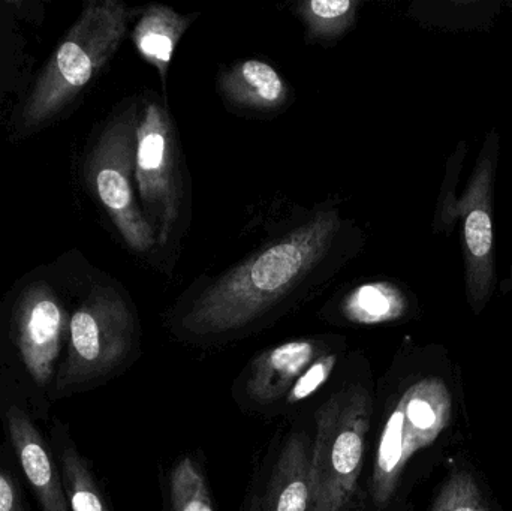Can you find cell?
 Returning <instances> with one entry per match:
<instances>
[{
	"label": "cell",
	"instance_id": "1",
	"mask_svg": "<svg viewBox=\"0 0 512 511\" xmlns=\"http://www.w3.org/2000/svg\"><path fill=\"white\" fill-rule=\"evenodd\" d=\"M339 227L336 213H319L234 267L195 300L183 329L197 336L222 335L254 323L322 263Z\"/></svg>",
	"mask_w": 512,
	"mask_h": 511
},
{
	"label": "cell",
	"instance_id": "2",
	"mask_svg": "<svg viewBox=\"0 0 512 511\" xmlns=\"http://www.w3.org/2000/svg\"><path fill=\"white\" fill-rule=\"evenodd\" d=\"M369 393L363 387L337 392L316 416L310 453L313 511H343L357 491L370 426Z\"/></svg>",
	"mask_w": 512,
	"mask_h": 511
},
{
	"label": "cell",
	"instance_id": "3",
	"mask_svg": "<svg viewBox=\"0 0 512 511\" xmlns=\"http://www.w3.org/2000/svg\"><path fill=\"white\" fill-rule=\"evenodd\" d=\"M135 326L125 303L110 294H96L69 321L53 402L83 392L110 377L123 365L134 345Z\"/></svg>",
	"mask_w": 512,
	"mask_h": 511
},
{
	"label": "cell",
	"instance_id": "4",
	"mask_svg": "<svg viewBox=\"0 0 512 511\" xmlns=\"http://www.w3.org/2000/svg\"><path fill=\"white\" fill-rule=\"evenodd\" d=\"M451 419L453 396L442 378H420L406 387L379 440L372 476L376 504L384 506L391 500L408 462L435 443Z\"/></svg>",
	"mask_w": 512,
	"mask_h": 511
},
{
	"label": "cell",
	"instance_id": "5",
	"mask_svg": "<svg viewBox=\"0 0 512 511\" xmlns=\"http://www.w3.org/2000/svg\"><path fill=\"white\" fill-rule=\"evenodd\" d=\"M129 12L117 2L93 3L80 23L60 45L50 74L42 81L30 107L33 120L47 116L83 89L119 47L128 27Z\"/></svg>",
	"mask_w": 512,
	"mask_h": 511
},
{
	"label": "cell",
	"instance_id": "6",
	"mask_svg": "<svg viewBox=\"0 0 512 511\" xmlns=\"http://www.w3.org/2000/svg\"><path fill=\"white\" fill-rule=\"evenodd\" d=\"M135 182L156 242L167 245L182 215V180L173 122L156 101L147 102L138 120Z\"/></svg>",
	"mask_w": 512,
	"mask_h": 511
},
{
	"label": "cell",
	"instance_id": "7",
	"mask_svg": "<svg viewBox=\"0 0 512 511\" xmlns=\"http://www.w3.org/2000/svg\"><path fill=\"white\" fill-rule=\"evenodd\" d=\"M137 128V111L131 108L105 131L93 159V182L125 242L134 251L149 252L158 243L156 234L138 206L131 182Z\"/></svg>",
	"mask_w": 512,
	"mask_h": 511
},
{
	"label": "cell",
	"instance_id": "8",
	"mask_svg": "<svg viewBox=\"0 0 512 511\" xmlns=\"http://www.w3.org/2000/svg\"><path fill=\"white\" fill-rule=\"evenodd\" d=\"M0 419L12 453L32 488L41 511H71L63 491L59 465L47 437L23 399L0 384Z\"/></svg>",
	"mask_w": 512,
	"mask_h": 511
},
{
	"label": "cell",
	"instance_id": "9",
	"mask_svg": "<svg viewBox=\"0 0 512 511\" xmlns=\"http://www.w3.org/2000/svg\"><path fill=\"white\" fill-rule=\"evenodd\" d=\"M492 167L480 168L463 198L465 243L468 249L469 288L472 299L483 302L492 285L493 225L489 189Z\"/></svg>",
	"mask_w": 512,
	"mask_h": 511
},
{
	"label": "cell",
	"instance_id": "10",
	"mask_svg": "<svg viewBox=\"0 0 512 511\" xmlns=\"http://www.w3.org/2000/svg\"><path fill=\"white\" fill-rule=\"evenodd\" d=\"M47 440L59 465L69 510L111 511L89 459L81 455L72 440L71 429L59 417H51Z\"/></svg>",
	"mask_w": 512,
	"mask_h": 511
},
{
	"label": "cell",
	"instance_id": "11",
	"mask_svg": "<svg viewBox=\"0 0 512 511\" xmlns=\"http://www.w3.org/2000/svg\"><path fill=\"white\" fill-rule=\"evenodd\" d=\"M318 354L313 341H292L262 353L255 360L246 390L258 404H271L285 395Z\"/></svg>",
	"mask_w": 512,
	"mask_h": 511
},
{
	"label": "cell",
	"instance_id": "12",
	"mask_svg": "<svg viewBox=\"0 0 512 511\" xmlns=\"http://www.w3.org/2000/svg\"><path fill=\"white\" fill-rule=\"evenodd\" d=\"M310 506L309 443L306 435L294 434L277 459L262 511H307Z\"/></svg>",
	"mask_w": 512,
	"mask_h": 511
},
{
	"label": "cell",
	"instance_id": "13",
	"mask_svg": "<svg viewBox=\"0 0 512 511\" xmlns=\"http://www.w3.org/2000/svg\"><path fill=\"white\" fill-rule=\"evenodd\" d=\"M219 87L237 107L276 110L288 98V87L279 72L262 60H245L222 74Z\"/></svg>",
	"mask_w": 512,
	"mask_h": 511
},
{
	"label": "cell",
	"instance_id": "14",
	"mask_svg": "<svg viewBox=\"0 0 512 511\" xmlns=\"http://www.w3.org/2000/svg\"><path fill=\"white\" fill-rule=\"evenodd\" d=\"M191 24V17L180 15L165 5H150L135 24L132 39L138 53L158 69L165 83L174 51Z\"/></svg>",
	"mask_w": 512,
	"mask_h": 511
},
{
	"label": "cell",
	"instance_id": "15",
	"mask_svg": "<svg viewBox=\"0 0 512 511\" xmlns=\"http://www.w3.org/2000/svg\"><path fill=\"white\" fill-rule=\"evenodd\" d=\"M402 293L390 284L361 285L343 303V314L355 324H379L397 320L405 312Z\"/></svg>",
	"mask_w": 512,
	"mask_h": 511
},
{
	"label": "cell",
	"instance_id": "16",
	"mask_svg": "<svg viewBox=\"0 0 512 511\" xmlns=\"http://www.w3.org/2000/svg\"><path fill=\"white\" fill-rule=\"evenodd\" d=\"M358 5L357 0H310L298 3L297 9L312 38L331 41L354 24Z\"/></svg>",
	"mask_w": 512,
	"mask_h": 511
},
{
	"label": "cell",
	"instance_id": "17",
	"mask_svg": "<svg viewBox=\"0 0 512 511\" xmlns=\"http://www.w3.org/2000/svg\"><path fill=\"white\" fill-rule=\"evenodd\" d=\"M170 492L174 511H215L206 479L191 458H183L174 467Z\"/></svg>",
	"mask_w": 512,
	"mask_h": 511
},
{
	"label": "cell",
	"instance_id": "18",
	"mask_svg": "<svg viewBox=\"0 0 512 511\" xmlns=\"http://www.w3.org/2000/svg\"><path fill=\"white\" fill-rule=\"evenodd\" d=\"M430 511H490V507L474 477L460 471L448 479Z\"/></svg>",
	"mask_w": 512,
	"mask_h": 511
},
{
	"label": "cell",
	"instance_id": "19",
	"mask_svg": "<svg viewBox=\"0 0 512 511\" xmlns=\"http://www.w3.org/2000/svg\"><path fill=\"white\" fill-rule=\"evenodd\" d=\"M336 362V354H330V356H322L316 359L315 362L301 374V377L295 381L294 386L291 387L288 395H286V401H288L289 404H297V402L304 401V399L312 396L313 393L318 392V390L327 383L334 366H336Z\"/></svg>",
	"mask_w": 512,
	"mask_h": 511
},
{
	"label": "cell",
	"instance_id": "20",
	"mask_svg": "<svg viewBox=\"0 0 512 511\" xmlns=\"http://www.w3.org/2000/svg\"><path fill=\"white\" fill-rule=\"evenodd\" d=\"M0 511H27L23 489L14 471L0 459Z\"/></svg>",
	"mask_w": 512,
	"mask_h": 511
},
{
	"label": "cell",
	"instance_id": "21",
	"mask_svg": "<svg viewBox=\"0 0 512 511\" xmlns=\"http://www.w3.org/2000/svg\"><path fill=\"white\" fill-rule=\"evenodd\" d=\"M251 511H262L261 506H259L258 500H255L254 504H252Z\"/></svg>",
	"mask_w": 512,
	"mask_h": 511
}]
</instances>
